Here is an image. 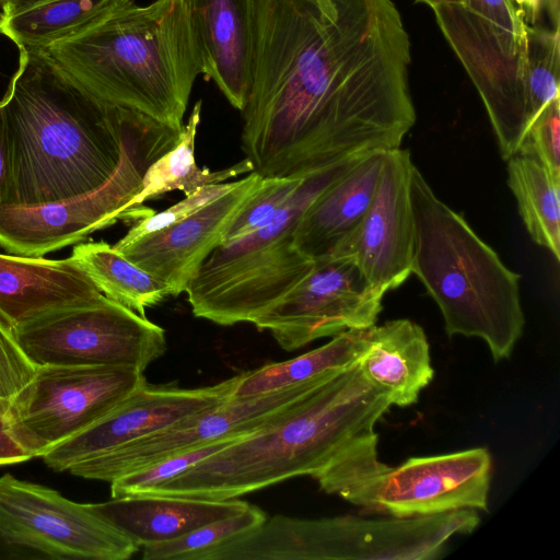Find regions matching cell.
I'll use <instances>...</instances> for the list:
<instances>
[{
    "label": "cell",
    "mask_w": 560,
    "mask_h": 560,
    "mask_svg": "<svg viewBox=\"0 0 560 560\" xmlns=\"http://www.w3.org/2000/svg\"><path fill=\"white\" fill-rule=\"evenodd\" d=\"M201 73L243 110L252 82L255 0H187Z\"/></svg>",
    "instance_id": "ac0fdd59"
},
{
    "label": "cell",
    "mask_w": 560,
    "mask_h": 560,
    "mask_svg": "<svg viewBox=\"0 0 560 560\" xmlns=\"http://www.w3.org/2000/svg\"><path fill=\"white\" fill-rule=\"evenodd\" d=\"M19 50V67L0 102L11 142L1 205L55 202L102 187L159 121L97 100L46 51Z\"/></svg>",
    "instance_id": "7a4b0ae2"
},
{
    "label": "cell",
    "mask_w": 560,
    "mask_h": 560,
    "mask_svg": "<svg viewBox=\"0 0 560 560\" xmlns=\"http://www.w3.org/2000/svg\"><path fill=\"white\" fill-rule=\"evenodd\" d=\"M235 183L236 180H233L201 187L191 194L186 195L183 200L170 208L161 212H153L150 215L136 221L133 226L114 246L121 247L128 245L150 233L186 219L197 210L226 194L235 186Z\"/></svg>",
    "instance_id": "d6a6232c"
},
{
    "label": "cell",
    "mask_w": 560,
    "mask_h": 560,
    "mask_svg": "<svg viewBox=\"0 0 560 560\" xmlns=\"http://www.w3.org/2000/svg\"><path fill=\"white\" fill-rule=\"evenodd\" d=\"M411 272L438 304L446 334L482 339L495 362L509 359L525 324L520 275L440 200L413 165Z\"/></svg>",
    "instance_id": "5b68a950"
},
{
    "label": "cell",
    "mask_w": 560,
    "mask_h": 560,
    "mask_svg": "<svg viewBox=\"0 0 560 560\" xmlns=\"http://www.w3.org/2000/svg\"><path fill=\"white\" fill-rule=\"evenodd\" d=\"M145 382L132 368L40 365L9 401V431L30 458L42 457Z\"/></svg>",
    "instance_id": "30bf717a"
},
{
    "label": "cell",
    "mask_w": 560,
    "mask_h": 560,
    "mask_svg": "<svg viewBox=\"0 0 560 560\" xmlns=\"http://www.w3.org/2000/svg\"><path fill=\"white\" fill-rule=\"evenodd\" d=\"M244 436V435H243ZM242 436H231L165 457L110 482L112 498L149 493Z\"/></svg>",
    "instance_id": "f546056e"
},
{
    "label": "cell",
    "mask_w": 560,
    "mask_h": 560,
    "mask_svg": "<svg viewBox=\"0 0 560 560\" xmlns=\"http://www.w3.org/2000/svg\"><path fill=\"white\" fill-rule=\"evenodd\" d=\"M44 51L97 100L184 128L201 73L187 0H125L92 27Z\"/></svg>",
    "instance_id": "277c9868"
},
{
    "label": "cell",
    "mask_w": 560,
    "mask_h": 560,
    "mask_svg": "<svg viewBox=\"0 0 560 560\" xmlns=\"http://www.w3.org/2000/svg\"><path fill=\"white\" fill-rule=\"evenodd\" d=\"M516 153L536 159L560 180V96L549 102L530 122Z\"/></svg>",
    "instance_id": "1f68e13d"
},
{
    "label": "cell",
    "mask_w": 560,
    "mask_h": 560,
    "mask_svg": "<svg viewBox=\"0 0 560 560\" xmlns=\"http://www.w3.org/2000/svg\"><path fill=\"white\" fill-rule=\"evenodd\" d=\"M0 537L52 559L126 560L139 550L91 504L9 474L0 477Z\"/></svg>",
    "instance_id": "8fae6325"
},
{
    "label": "cell",
    "mask_w": 560,
    "mask_h": 560,
    "mask_svg": "<svg viewBox=\"0 0 560 560\" xmlns=\"http://www.w3.org/2000/svg\"><path fill=\"white\" fill-rule=\"evenodd\" d=\"M362 156L305 177L269 224L218 246L185 292L192 314L223 326L253 324L304 279L316 261L294 244L299 220Z\"/></svg>",
    "instance_id": "8992f818"
},
{
    "label": "cell",
    "mask_w": 560,
    "mask_h": 560,
    "mask_svg": "<svg viewBox=\"0 0 560 560\" xmlns=\"http://www.w3.org/2000/svg\"><path fill=\"white\" fill-rule=\"evenodd\" d=\"M358 363L364 376L386 390L398 407L416 404L434 375L424 330L405 318L369 327L368 347Z\"/></svg>",
    "instance_id": "7402d4cb"
},
{
    "label": "cell",
    "mask_w": 560,
    "mask_h": 560,
    "mask_svg": "<svg viewBox=\"0 0 560 560\" xmlns=\"http://www.w3.org/2000/svg\"><path fill=\"white\" fill-rule=\"evenodd\" d=\"M9 401L0 398V466L19 464L30 459V456L16 443L9 431L7 420Z\"/></svg>",
    "instance_id": "d590c367"
},
{
    "label": "cell",
    "mask_w": 560,
    "mask_h": 560,
    "mask_svg": "<svg viewBox=\"0 0 560 560\" xmlns=\"http://www.w3.org/2000/svg\"><path fill=\"white\" fill-rule=\"evenodd\" d=\"M201 100L194 105L178 142L147 168L141 188L130 201V209L139 208L144 201L168 191L180 190L186 196L201 187L225 183L254 172L252 163L245 158L234 165L214 172L197 165L195 142L201 120Z\"/></svg>",
    "instance_id": "d4e9b609"
},
{
    "label": "cell",
    "mask_w": 560,
    "mask_h": 560,
    "mask_svg": "<svg viewBox=\"0 0 560 560\" xmlns=\"http://www.w3.org/2000/svg\"><path fill=\"white\" fill-rule=\"evenodd\" d=\"M417 2L425 3L432 9L439 4H462L464 5L465 0H417Z\"/></svg>",
    "instance_id": "60d3db41"
},
{
    "label": "cell",
    "mask_w": 560,
    "mask_h": 560,
    "mask_svg": "<svg viewBox=\"0 0 560 560\" xmlns=\"http://www.w3.org/2000/svg\"><path fill=\"white\" fill-rule=\"evenodd\" d=\"M387 151L365 154L331 183L304 211L294 244L317 261L331 258L363 219L375 191Z\"/></svg>",
    "instance_id": "ffe728a7"
},
{
    "label": "cell",
    "mask_w": 560,
    "mask_h": 560,
    "mask_svg": "<svg viewBox=\"0 0 560 560\" xmlns=\"http://www.w3.org/2000/svg\"><path fill=\"white\" fill-rule=\"evenodd\" d=\"M368 347V328L348 329L299 357L240 374L232 398L257 396L313 381L357 363Z\"/></svg>",
    "instance_id": "603a6c76"
},
{
    "label": "cell",
    "mask_w": 560,
    "mask_h": 560,
    "mask_svg": "<svg viewBox=\"0 0 560 560\" xmlns=\"http://www.w3.org/2000/svg\"><path fill=\"white\" fill-rule=\"evenodd\" d=\"M240 374L215 385L179 388L147 382L96 422L42 456L45 464L65 471L90 457L163 430L232 398Z\"/></svg>",
    "instance_id": "2e32d148"
},
{
    "label": "cell",
    "mask_w": 560,
    "mask_h": 560,
    "mask_svg": "<svg viewBox=\"0 0 560 560\" xmlns=\"http://www.w3.org/2000/svg\"><path fill=\"white\" fill-rule=\"evenodd\" d=\"M358 362L300 397L259 430L149 493L234 499L292 477L314 478L377 453L375 427L393 402L386 390L364 376Z\"/></svg>",
    "instance_id": "3957f363"
},
{
    "label": "cell",
    "mask_w": 560,
    "mask_h": 560,
    "mask_svg": "<svg viewBox=\"0 0 560 560\" xmlns=\"http://www.w3.org/2000/svg\"><path fill=\"white\" fill-rule=\"evenodd\" d=\"M492 459L486 447L411 457L390 467L374 455L319 477V488L361 509L415 517L488 511Z\"/></svg>",
    "instance_id": "52a82bcc"
},
{
    "label": "cell",
    "mask_w": 560,
    "mask_h": 560,
    "mask_svg": "<svg viewBox=\"0 0 560 560\" xmlns=\"http://www.w3.org/2000/svg\"><path fill=\"white\" fill-rule=\"evenodd\" d=\"M71 257L102 293L141 316L171 295L168 287L105 242L77 245Z\"/></svg>",
    "instance_id": "484cf974"
},
{
    "label": "cell",
    "mask_w": 560,
    "mask_h": 560,
    "mask_svg": "<svg viewBox=\"0 0 560 560\" xmlns=\"http://www.w3.org/2000/svg\"><path fill=\"white\" fill-rule=\"evenodd\" d=\"M241 147L262 177L305 178L400 148L416 122L393 0H255Z\"/></svg>",
    "instance_id": "6da1fadb"
},
{
    "label": "cell",
    "mask_w": 560,
    "mask_h": 560,
    "mask_svg": "<svg viewBox=\"0 0 560 560\" xmlns=\"http://www.w3.org/2000/svg\"><path fill=\"white\" fill-rule=\"evenodd\" d=\"M384 294L349 259L317 260L313 270L253 324L292 351L324 337L376 324Z\"/></svg>",
    "instance_id": "5bb4252c"
},
{
    "label": "cell",
    "mask_w": 560,
    "mask_h": 560,
    "mask_svg": "<svg viewBox=\"0 0 560 560\" xmlns=\"http://www.w3.org/2000/svg\"><path fill=\"white\" fill-rule=\"evenodd\" d=\"M36 365L22 350L11 328L0 320V398L10 400L35 376Z\"/></svg>",
    "instance_id": "836d02e7"
},
{
    "label": "cell",
    "mask_w": 560,
    "mask_h": 560,
    "mask_svg": "<svg viewBox=\"0 0 560 560\" xmlns=\"http://www.w3.org/2000/svg\"><path fill=\"white\" fill-rule=\"evenodd\" d=\"M125 0H54L0 15V33L19 49L46 50L92 27Z\"/></svg>",
    "instance_id": "cb8c5ba5"
},
{
    "label": "cell",
    "mask_w": 560,
    "mask_h": 560,
    "mask_svg": "<svg viewBox=\"0 0 560 560\" xmlns=\"http://www.w3.org/2000/svg\"><path fill=\"white\" fill-rule=\"evenodd\" d=\"M536 20L545 11L550 16L553 28H559V0H534Z\"/></svg>",
    "instance_id": "f35d334b"
},
{
    "label": "cell",
    "mask_w": 560,
    "mask_h": 560,
    "mask_svg": "<svg viewBox=\"0 0 560 560\" xmlns=\"http://www.w3.org/2000/svg\"><path fill=\"white\" fill-rule=\"evenodd\" d=\"M303 179L264 177L232 222L223 243L245 237L269 224Z\"/></svg>",
    "instance_id": "4dcf8cb0"
},
{
    "label": "cell",
    "mask_w": 560,
    "mask_h": 560,
    "mask_svg": "<svg viewBox=\"0 0 560 560\" xmlns=\"http://www.w3.org/2000/svg\"><path fill=\"white\" fill-rule=\"evenodd\" d=\"M413 163L407 149L385 154L372 201L357 226L329 259H349L385 294L411 273L415 223L410 201Z\"/></svg>",
    "instance_id": "9a60e30c"
},
{
    "label": "cell",
    "mask_w": 560,
    "mask_h": 560,
    "mask_svg": "<svg viewBox=\"0 0 560 560\" xmlns=\"http://www.w3.org/2000/svg\"><path fill=\"white\" fill-rule=\"evenodd\" d=\"M508 185L532 240L560 260V180L536 159L515 153L508 161Z\"/></svg>",
    "instance_id": "4316f807"
},
{
    "label": "cell",
    "mask_w": 560,
    "mask_h": 560,
    "mask_svg": "<svg viewBox=\"0 0 560 560\" xmlns=\"http://www.w3.org/2000/svg\"><path fill=\"white\" fill-rule=\"evenodd\" d=\"M54 0H0L1 15H11Z\"/></svg>",
    "instance_id": "74e56055"
},
{
    "label": "cell",
    "mask_w": 560,
    "mask_h": 560,
    "mask_svg": "<svg viewBox=\"0 0 560 560\" xmlns=\"http://www.w3.org/2000/svg\"><path fill=\"white\" fill-rule=\"evenodd\" d=\"M11 177V142L3 107L0 103V205L4 201Z\"/></svg>",
    "instance_id": "8d00e7d4"
},
{
    "label": "cell",
    "mask_w": 560,
    "mask_h": 560,
    "mask_svg": "<svg viewBox=\"0 0 560 560\" xmlns=\"http://www.w3.org/2000/svg\"><path fill=\"white\" fill-rule=\"evenodd\" d=\"M335 373L267 394L231 398L211 410L82 460L70 467L69 472L112 482L174 454L222 439L250 434Z\"/></svg>",
    "instance_id": "4fadbf2b"
},
{
    "label": "cell",
    "mask_w": 560,
    "mask_h": 560,
    "mask_svg": "<svg viewBox=\"0 0 560 560\" xmlns=\"http://www.w3.org/2000/svg\"><path fill=\"white\" fill-rule=\"evenodd\" d=\"M248 505L235 498L219 500L145 493L112 498L91 504V508L140 549L178 538Z\"/></svg>",
    "instance_id": "44dd1931"
},
{
    "label": "cell",
    "mask_w": 560,
    "mask_h": 560,
    "mask_svg": "<svg viewBox=\"0 0 560 560\" xmlns=\"http://www.w3.org/2000/svg\"><path fill=\"white\" fill-rule=\"evenodd\" d=\"M464 7L510 33L525 32V18L512 0H465Z\"/></svg>",
    "instance_id": "e575fe53"
},
{
    "label": "cell",
    "mask_w": 560,
    "mask_h": 560,
    "mask_svg": "<svg viewBox=\"0 0 560 560\" xmlns=\"http://www.w3.org/2000/svg\"><path fill=\"white\" fill-rule=\"evenodd\" d=\"M19 551H23V550L8 545L0 537V559H3V558H20Z\"/></svg>",
    "instance_id": "ab89813d"
},
{
    "label": "cell",
    "mask_w": 560,
    "mask_h": 560,
    "mask_svg": "<svg viewBox=\"0 0 560 560\" xmlns=\"http://www.w3.org/2000/svg\"><path fill=\"white\" fill-rule=\"evenodd\" d=\"M433 11L483 101L500 154L508 161L527 128L525 32L510 33L462 4H439Z\"/></svg>",
    "instance_id": "7c38bea8"
},
{
    "label": "cell",
    "mask_w": 560,
    "mask_h": 560,
    "mask_svg": "<svg viewBox=\"0 0 560 560\" xmlns=\"http://www.w3.org/2000/svg\"><path fill=\"white\" fill-rule=\"evenodd\" d=\"M101 294L71 256L55 260L0 254V320L12 330L47 312Z\"/></svg>",
    "instance_id": "d6986e66"
},
{
    "label": "cell",
    "mask_w": 560,
    "mask_h": 560,
    "mask_svg": "<svg viewBox=\"0 0 560 560\" xmlns=\"http://www.w3.org/2000/svg\"><path fill=\"white\" fill-rule=\"evenodd\" d=\"M267 518L258 506L209 522L189 533L161 544L142 547L144 560H195L200 553L259 526Z\"/></svg>",
    "instance_id": "83f0119b"
},
{
    "label": "cell",
    "mask_w": 560,
    "mask_h": 560,
    "mask_svg": "<svg viewBox=\"0 0 560 560\" xmlns=\"http://www.w3.org/2000/svg\"><path fill=\"white\" fill-rule=\"evenodd\" d=\"M38 366H124L141 372L164 354V329L104 294L60 307L13 330Z\"/></svg>",
    "instance_id": "9c48e42d"
},
{
    "label": "cell",
    "mask_w": 560,
    "mask_h": 560,
    "mask_svg": "<svg viewBox=\"0 0 560 560\" xmlns=\"http://www.w3.org/2000/svg\"><path fill=\"white\" fill-rule=\"evenodd\" d=\"M182 130L158 122L132 145L116 174L93 191L35 206L0 205V246L14 255L42 257L117 220L138 221L153 213L130 209V201L147 168L178 142Z\"/></svg>",
    "instance_id": "ba28073f"
},
{
    "label": "cell",
    "mask_w": 560,
    "mask_h": 560,
    "mask_svg": "<svg viewBox=\"0 0 560 560\" xmlns=\"http://www.w3.org/2000/svg\"><path fill=\"white\" fill-rule=\"evenodd\" d=\"M262 178L250 172L226 194L186 219L116 248L177 296L186 292L205 260L224 242L232 222Z\"/></svg>",
    "instance_id": "e0dca14e"
},
{
    "label": "cell",
    "mask_w": 560,
    "mask_h": 560,
    "mask_svg": "<svg viewBox=\"0 0 560 560\" xmlns=\"http://www.w3.org/2000/svg\"><path fill=\"white\" fill-rule=\"evenodd\" d=\"M526 121L559 96L560 32L526 23ZM527 129V128H526Z\"/></svg>",
    "instance_id": "f1b7e54d"
}]
</instances>
